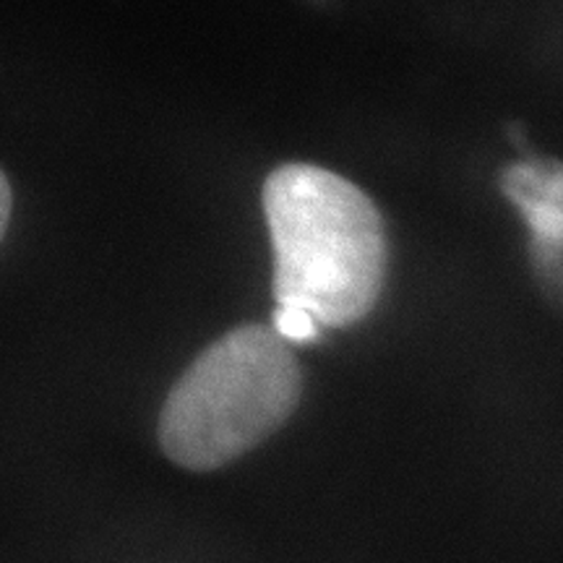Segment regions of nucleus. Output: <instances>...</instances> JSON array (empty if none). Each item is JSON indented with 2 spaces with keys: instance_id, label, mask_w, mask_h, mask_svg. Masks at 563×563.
Returning <instances> with one entry per match:
<instances>
[{
  "instance_id": "f257e3e1",
  "label": "nucleus",
  "mask_w": 563,
  "mask_h": 563,
  "mask_svg": "<svg viewBox=\"0 0 563 563\" xmlns=\"http://www.w3.org/2000/svg\"><path fill=\"white\" fill-rule=\"evenodd\" d=\"M277 306L319 327L365 319L386 277V232L361 188L316 165H285L264 186Z\"/></svg>"
},
{
  "instance_id": "f03ea898",
  "label": "nucleus",
  "mask_w": 563,
  "mask_h": 563,
  "mask_svg": "<svg viewBox=\"0 0 563 563\" xmlns=\"http://www.w3.org/2000/svg\"><path fill=\"white\" fill-rule=\"evenodd\" d=\"M300 394L290 344L272 327L245 323L203 350L167 394L159 446L178 467L211 473L277 433Z\"/></svg>"
},
{
  "instance_id": "7ed1b4c3",
  "label": "nucleus",
  "mask_w": 563,
  "mask_h": 563,
  "mask_svg": "<svg viewBox=\"0 0 563 563\" xmlns=\"http://www.w3.org/2000/svg\"><path fill=\"white\" fill-rule=\"evenodd\" d=\"M274 332H277L287 344H306L313 342L319 336V321L313 319L311 313L300 311V308L290 306H277V313H274Z\"/></svg>"
},
{
  "instance_id": "20e7f679",
  "label": "nucleus",
  "mask_w": 563,
  "mask_h": 563,
  "mask_svg": "<svg viewBox=\"0 0 563 563\" xmlns=\"http://www.w3.org/2000/svg\"><path fill=\"white\" fill-rule=\"evenodd\" d=\"M11 207H13V196H11L9 178H5L3 170H0V241H3L5 228H9Z\"/></svg>"
}]
</instances>
